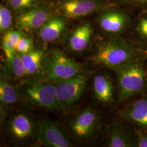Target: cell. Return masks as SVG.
Returning a JSON list of instances; mask_svg holds the SVG:
<instances>
[{
    "label": "cell",
    "mask_w": 147,
    "mask_h": 147,
    "mask_svg": "<svg viewBox=\"0 0 147 147\" xmlns=\"http://www.w3.org/2000/svg\"><path fill=\"white\" fill-rule=\"evenodd\" d=\"M24 36L22 32L18 30H9L5 34H3L2 38H5L7 40L8 42H11V44L15 47L16 45L20 40L22 36Z\"/></svg>",
    "instance_id": "cell-24"
},
{
    "label": "cell",
    "mask_w": 147,
    "mask_h": 147,
    "mask_svg": "<svg viewBox=\"0 0 147 147\" xmlns=\"http://www.w3.org/2000/svg\"><path fill=\"white\" fill-rule=\"evenodd\" d=\"M131 8L135 11L147 10V0H137Z\"/></svg>",
    "instance_id": "cell-27"
},
{
    "label": "cell",
    "mask_w": 147,
    "mask_h": 147,
    "mask_svg": "<svg viewBox=\"0 0 147 147\" xmlns=\"http://www.w3.org/2000/svg\"><path fill=\"white\" fill-rule=\"evenodd\" d=\"M101 116L98 111L88 107L79 111L70 122V130L74 137L80 141L88 140L100 128Z\"/></svg>",
    "instance_id": "cell-8"
},
{
    "label": "cell",
    "mask_w": 147,
    "mask_h": 147,
    "mask_svg": "<svg viewBox=\"0 0 147 147\" xmlns=\"http://www.w3.org/2000/svg\"><path fill=\"white\" fill-rule=\"evenodd\" d=\"M106 146L109 147H138L136 129L131 124L117 119L107 126Z\"/></svg>",
    "instance_id": "cell-13"
},
{
    "label": "cell",
    "mask_w": 147,
    "mask_h": 147,
    "mask_svg": "<svg viewBox=\"0 0 147 147\" xmlns=\"http://www.w3.org/2000/svg\"><path fill=\"white\" fill-rule=\"evenodd\" d=\"M3 74L0 79V102L5 109H10L22 99L18 88L11 84Z\"/></svg>",
    "instance_id": "cell-18"
},
{
    "label": "cell",
    "mask_w": 147,
    "mask_h": 147,
    "mask_svg": "<svg viewBox=\"0 0 147 147\" xmlns=\"http://www.w3.org/2000/svg\"><path fill=\"white\" fill-rule=\"evenodd\" d=\"M42 71L47 79L56 84L82 73L83 69L61 51L53 50L45 54Z\"/></svg>",
    "instance_id": "cell-6"
},
{
    "label": "cell",
    "mask_w": 147,
    "mask_h": 147,
    "mask_svg": "<svg viewBox=\"0 0 147 147\" xmlns=\"http://www.w3.org/2000/svg\"><path fill=\"white\" fill-rule=\"evenodd\" d=\"M33 49H34L33 40L27 36H23L16 45V53L20 55L29 53Z\"/></svg>",
    "instance_id": "cell-23"
},
{
    "label": "cell",
    "mask_w": 147,
    "mask_h": 147,
    "mask_svg": "<svg viewBox=\"0 0 147 147\" xmlns=\"http://www.w3.org/2000/svg\"><path fill=\"white\" fill-rule=\"evenodd\" d=\"M13 23L12 11L7 6L2 4L0 5V32L5 34L11 30Z\"/></svg>",
    "instance_id": "cell-21"
},
{
    "label": "cell",
    "mask_w": 147,
    "mask_h": 147,
    "mask_svg": "<svg viewBox=\"0 0 147 147\" xmlns=\"http://www.w3.org/2000/svg\"><path fill=\"white\" fill-rule=\"evenodd\" d=\"M136 131L138 138V147H147V131H140L137 130Z\"/></svg>",
    "instance_id": "cell-25"
},
{
    "label": "cell",
    "mask_w": 147,
    "mask_h": 147,
    "mask_svg": "<svg viewBox=\"0 0 147 147\" xmlns=\"http://www.w3.org/2000/svg\"><path fill=\"white\" fill-rule=\"evenodd\" d=\"M3 74L8 80H19L27 75L22 61L21 55L16 53L10 59L5 58L2 65Z\"/></svg>",
    "instance_id": "cell-19"
},
{
    "label": "cell",
    "mask_w": 147,
    "mask_h": 147,
    "mask_svg": "<svg viewBox=\"0 0 147 147\" xmlns=\"http://www.w3.org/2000/svg\"><path fill=\"white\" fill-rule=\"evenodd\" d=\"M53 1H56V0H53Z\"/></svg>",
    "instance_id": "cell-28"
},
{
    "label": "cell",
    "mask_w": 147,
    "mask_h": 147,
    "mask_svg": "<svg viewBox=\"0 0 147 147\" xmlns=\"http://www.w3.org/2000/svg\"><path fill=\"white\" fill-rule=\"evenodd\" d=\"M135 13L136 11L131 7L111 5L95 14V24L104 35L126 38Z\"/></svg>",
    "instance_id": "cell-3"
},
{
    "label": "cell",
    "mask_w": 147,
    "mask_h": 147,
    "mask_svg": "<svg viewBox=\"0 0 147 147\" xmlns=\"http://www.w3.org/2000/svg\"><path fill=\"white\" fill-rule=\"evenodd\" d=\"M70 19L56 13L38 31L39 39L50 43L60 39L67 31Z\"/></svg>",
    "instance_id": "cell-16"
},
{
    "label": "cell",
    "mask_w": 147,
    "mask_h": 147,
    "mask_svg": "<svg viewBox=\"0 0 147 147\" xmlns=\"http://www.w3.org/2000/svg\"><path fill=\"white\" fill-rule=\"evenodd\" d=\"M18 88L22 100L31 105L50 111L61 110L56 84L46 78L25 81Z\"/></svg>",
    "instance_id": "cell-4"
},
{
    "label": "cell",
    "mask_w": 147,
    "mask_h": 147,
    "mask_svg": "<svg viewBox=\"0 0 147 147\" xmlns=\"http://www.w3.org/2000/svg\"><path fill=\"white\" fill-rule=\"evenodd\" d=\"M56 13L45 3L39 2L26 11L18 13L16 25L26 33L37 32Z\"/></svg>",
    "instance_id": "cell-9"
},
{
    "label": "cell",
    "mask_w": 147,
    "mask_h": 147,
    "mask_svg": "<svg viewBox=\"0 0 147 147\" xmlns=\"http://www.w3.org/2000/svg\"><path fill=\"white\" fill-rule=\"evenodd\" d=\"M109 0H56L55 12L69 19H79L96 14L109 5Z\"/></svg>",
    "instance_id": "cell-7"
},
{
    "label": "cell",
    "mask_w": 147,
    "mask_h": 147,
    "mask_svg": "<svg viewBox=\"0 0 147 147\" xmlns=\"http://www.w3.org/2000/svg\"><path fill=\"white\" fill-rule=\"evenodd\" d=\"M88 74L82 72L71 78L55 84L58 105L61 110L77 102L84 93L88 83Z\"/></svg>",
    "instance_id": "cell-10"
},
{
    "label": "cell",
    "mask_w": 147,
    "mask_h": 147,
    "mask_svg": "<svg viewBox=\"0 0 147 147\" xmlns=\"http://www.w3.org/2000/svg\"><path fill=\"white\" fill-rule=\"evenodd\" d=\"M118 119L134 126L137 130L147 131V94L127 102L118 111Z\"/></svg>",
    "instance_id": "cell-11"
},
{
    "label": "cell",
    "mask_w": 147,
    "mask_h": 147,
    "mask_svg": "<svg viewBox=\"0 0 147 147\" xmlns=\"http://www.w3.org/2000/svg\"><path fill=\"white\" fill-rule=\"evenodd\" d=\"M39 131L38 140L47 147H71L68 137L57 123L46 117L39 119Z\"/></svg>",
    "instance_id": "cell-14"
},
{
    "label": "cell",
    "mask_w": 147,
    "mask_h": 147,
    "mask_svg": "<svg viewBox=\"0 0 147 147\" xmlns=\"http://www.w3.org/2000/svg\"><path fill=\"white\" fill-rule=\"evenodd\" d=\"M128 39L144 49H147V10L136 11Z\"/></svg>",
    "instance_id": "cell-17"
},
{
    "label": "cell",
    "mask_w": 147,
    "mask_h": 147,
    "mask_svg": "<svg viewBox=\"0 0 147 147\" xmlns=\"http://www.w3.org/2000/svg\"><path fill=\"white\" fill-rule=\"evenodd\" d=\"M147 55V49L126 38L107 36L100 33L91 46L89 60L96 68L113 71Z\"/></svg>",
    "instance_id": "cell-1"
},
{
    "label": "cell",
    "mask_w": 147,
    "mask_h": 147,
    "mask_svg": "<svg viewBox=\"0 0 147 147\" xmlns=\"http://www.w3.org/2000/svg\"><path fill=\"white\" fill-rule=\"evenodd\" d=\"M118 87V105L147 94V55L113 70Z\"/></svg>",
    "instance_id": "cell-2"
},
{
    "label": "cell",
    "mask_w": 147,
    "mask_h": 147,
    "mask_svg": "<svg viewBox=\"0 0 147 147\" xmlns=\"http://www.w3.org/2000/svg\"><path fill=\"white\" fill-rule=\"evenodd\" d=\"M95 24L86 21L80 24L71 32L67 40L69 49L75 53H81L92 46L96 36Z\"/></svg>",
    "instance_id": "cell-15"
},
{
    "label": "cell",
    "mask_w": 147,
    "mask_h": 147,
    "mask_svg": "<svg viewBox=\"0 0 147 147\" xmlns=\"http://www.w3.org/2000/svg\"><path fill=\"white\" fill-rule=\"evenodd\" d=\"M111 3L121 7H131L137 0H109Z\"/></svg>",
    "instance_id": "cell-26"
},
{
    "label": "cell",
    "mask_w": 147,
    "mask_h": 147,
    "mask_svg": "<svg viewBox=\"0 0 147 147\" xmlns=\"http://www.w3.org/2000/svg\"><path fill=\"white\" fill-rule=\"evenodd\" d=\"M7 5L12 11L20 13L39 3V0H6Z\"/></svg>",
    "instance_id": "cell-22"
},
{
    "label": "cell",
    "mask_w": 147,
    "mask_h": 147,
    "mask_svg": "<svg viewBox=\"0 0 147 147\" xmlns=\"http://www.w3.org/2000/svg\"><path fill=\"white\" fill-rule=\"evenodd\" d=\"M45 53L42 50L33 49L29 53L21 55L22 61L28 76H33L43 69Z\"/></svg>",
    "instance_id": "cell-20"
},
{
    "label": "cell",
    "mask_w": 147,
    "mask_h": 147,
    "mask_svg": "<svg viewBox=\"0 0 147 147\" xmlns=\"http://www.w3.org/2000/svg\"><path fill=\"white\" fill-rule=\"evenodd\" d=\"M6 135L13 143L25 145L38 137L39 125L31 113L21 111L12 114L5 125Z\"/></svg>",
    "instance_id": "cell-5"
},
{
    "label": "cell",
    "mask_w": 147,
    "mask_h": 147,
    "mask_svg": "<svg viewBox=\"0 0 147 147\" xmlns=\"http://www.w3.org/2000/svg\"><path fill=\"white\" fill-rule=\"evenodd\" d=\"M96 74L92 79L93 94L96 101L105 107L118 105V92L117 81L106 69Z\"/></svg>",
    "instance_id": "cell-12"
}]
</instances>
